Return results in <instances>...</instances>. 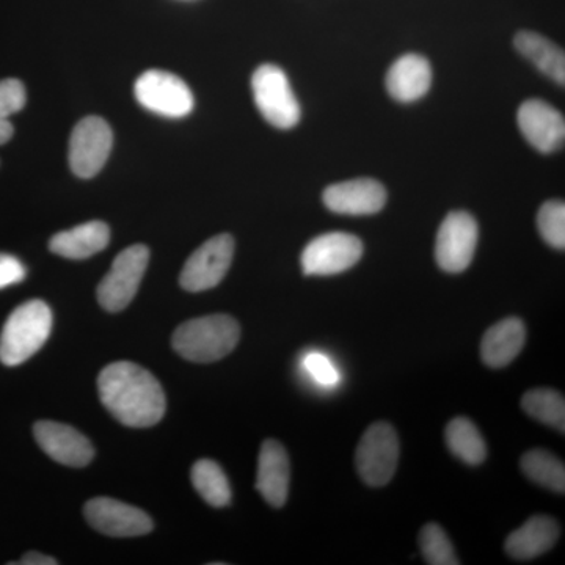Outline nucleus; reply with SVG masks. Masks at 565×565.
Instances as JSON below:
<instances>
[{"label":"nucleus","mask_w":565,"mask_h":565,"mask_svg":"<svg viewBox=\"0 0 565 565\" xmlns=\"http://www.w3.org/2000/svg\"><path fill=\"white\" fill-rule=\"evenodd\" d=\"M102 403L128 427H151L166 415L167 399L158 379L131 362L111 363L98 377Z\"/></svg>","instance_id":"1"},{"label":"nucleus","mask_w":565,"mask_h":565,"mask_svg":"<svg viewBox=\"0 0 565 565\" xmlns=\"http://www.w3.org/2000/svg\"><path fill=\"white\" fill-rule=\"evenodd\" d=\"M241 340V326L228 315L191 319L174 330L172 344L182 359L193 363H214L225 359Z\"/></svg>","instance_id":"2"},{"label":"nucleus","mask_w":565,"mask_h":565,"mask_svg":"<svg viewBox=\"0 0 565 565\" xmlns=\"http://www.w3.org/2000/svg\"><path fill=\"white\" fill-rule=\"evenodd\" d=\"M52 330V311L43 300H31L18 307L0 334V362L18 366L43 348Z\"/></svg>","instance_id":"3"},{"label":"nucleus","mask_w":565,"mask_h":565,"mask_svg":"<svg viewBox=\"0 0 565 565\" xmlns=\"http://www.w3.org/2000/svg\"><path fill=\"white\" fill-rule=\"evenodd\" d=\"M253 98L264 120L278 129H291L300 121L299 102L285 71L277 65L259 66L252 77Z\"/></svg>","instance_id":"4"},{"label":"nucleus","mask_w":565,"mask_h":565,"mask_svg":"<svg viewBox=\"0 0 565 565\" xmlns=\"http://www.w3.org/2000/svg\"><path fill=\"white\" fill-rule=\"evenodd\" d=\"M399 462V438L392 424L377 422L367 427L356 446L355 465L360 478L370 487L392 481Z\"/></svg>","instance_id":"5"},{"label":"nucleus","mask_w":565,"mask_h":565,"mask_svg":"<svg viewBox=\"0 0 565 565\" xmlns=\"http://www.w3.org/2000/svg\"><path fill=\"white\" fill-rule=\"evenodd\" d=\"M150 263V248L131 245L111 263L109 274L98 286V302L109 313H118L132 302Z\"/></svg>","instance_id":"6"},{"label":"nucleus","mask_w":565,"mask_h":565,"mask_svg":"<svg viewBox=\"0 0 565 565\" xmlns=\"http://www.w3.org/2000/svg\"><path fill=\"white\" fill-rule=\"evenodd\" d=\"M479 239V226L473 215L465 211L449 212L438 228L435 241V259L438 267L448 274H460L468 269Z\"/></svg>","instance_id":"7"},{"label":"nucleus","mask_w":565,"mask_h":565,"mask_svg":"<svg viewBox=\"0 0 565 565\" xmlns=\"http://www.w3.org/2000/svg\"><path fill=\"white\" fill-rule=\"evenodd\" d=\"M141 107L167 118L188 117L193 110V95L181 77L161 70L141 74L134 85Z\"/></svg>","instance_id":"8"},{"label":"nucleus","mask_w":565,"mask_h":565,"mask_svg":"<svg viewBox=\"0 0 565 565\" xmlns=\"http://www.w3.org/2000/svg\"><path fill=\"white\" fill-rule=\"evenodd\" d=\"M114 132L102 117H85L77 122L70 139V167L76 177H96L109 159Z\"/></svg>","instance_id":"9"},{"label":"nucleus","mask_w":565,"mask_h":565,"mask_svg":"<svg viewBox=\"0 0 565 565\" xmlns=\"http://www.w3.org/2000/svg\"><path fill=\"white\" fill-rule=\"evenodd\" d=\"M234 239L230 234L211 237L189 256L180 282L189 292H203L215 288L232 267Z\"/></svg>","instance_id":"10"},{"label":"nucleus","mask_w":565,"mask_h":565,"mask_svg":"<svg viewBox=\"0 0 565 565\" xmlns=\"http://www.w3.org/2000/svg\"><path fill=\"white\" fill-rule=\"evenodd\" d=\"M363 243L353 234L333 232L321 234L305 247V275H337L351 269L362 259Z\"/></svg>","instance_id":"11"},{"label":"nucleus","mask_w":565,"mask_h":565,"mask_svg":"<svg viewBox=\"0 0 565 565\" xmlns=\"http://www.w3.org/2000/svg\"><path fill=\"white\" fill-rule=\"evenodd\" d=\"M84 515L93 530L109 537H139L154 527L147 512L114 498H93L85 504Z\"/></svg>","instance_id":"12"},{"label":"nucleus","mask_w":565,"mask_h":565,"mask_svg":"<svg viewBox=\"0 0 565 565\" xmlns=\"http://www.w3.org/2000/svg\"><path fill=\"white\" fill-rule=\"evenodd\" d=\"M36 444L55 462L84 468L95 457V449L84 434L66 424L39 422L33 426Z\"/></svg>","instance_id":"13"},{"label":"nucleus","mask_w":565,"mask_h":565,"mask_svg":"<svg viewBox=\"0 0 565 565\" xmlns=\"http://www.w3.org/2000/svg\"><path fill=\"white\" fill-rule=\"evenodd\" d=\"M516 120H519L520 132L535 150L550 154L564 147V117L552 104L541 99H530L520 106Z\"/></svg>","instance_id":"14"},{"label":"nucleus","mask_w":565,"mask_h":565,"mask_svg":"<svg viewBox=\"0 0 565 565\" xmlns=\"http://www.w3.org/2000/svg\"><path fill=\"white\" fill-rule=\"evenodd\" d=\"M322 202L334 214L373 215L384 210L386 191L381 182L360 178L330 185L322 193Z\"/></svg>","instance_id":"15"},{"label":"nucleus","mask_w":565,"mask_h":565,"mask_svg":"<svg viewBox=\"0 0 565 565\" xmlns=\"http://www.w3.org/2000/svg\"><path fill=\"white\" fill-rule=\"evenodd\" d=\"M291 482V463L285 446L277 440H266L258 459L256 490L262 493L267 504L282 508L288 500Z\"/></svg>","instance_id":"16"},{"label":"nucleus","mask_w":565,"mask_h":565,"mask_svg":"<svg viewBox=\"0 0 565 565\" xmlns=\"http://www.w3.org/2000/svg\"><path fill=\"white\" fill-rule=\"evenodd\" d=\"M386 90L399 103H415L429 92L433 68L423 55L405 54L393 63L386 74Z\"/></svg>","instance_id":"17"},{"label":"nucleus","mask_w":565,"mask_h":565,"mask_svg":"<svg viewBox=\"0 0 565 565\" xmlns=\"http://www.w3.org/2000/svg\"><path fill=\"white\" fill-rule=\"evenodd\" d=\"M559 525L553 516L535 515L509 534L504 550L516 561H531L544 555L556 545L559 539Z\"/></svg>","instance_id":"18"},{"label":"nucleus","mask_w":565,"mask_h":565,"mask_svg":"<svg viewBox=\"0 0 565 565\" xmlns=\"http://www.w3.org/2000/svg\"><path fill=\"white\" fill-rule=\"evenodd\" d=\"M525 341V322L519 318H505L490 327L482 338V362L493 370L508 366L523 351Z\"/></svg>","instance_id":"19"},{"label":"nucleus","mask_w":565,"mask_h":565,"mask_svg":"<svg viewBox=\"0 0 565 565\" xmlns=\"http://www.w3.org/2000/svg\"><path fill=\"white\" fill-rule=\"evenodd\" d=\"M109 243L110 228L107 223L93 221L55 234L51 239L50 248L62 258L87 259L103 252Z\"/></svg>","instance_id":"20"},{"label":"nucleus","mask_w":565,"mask_h":565,"mask_svg":"<svg viewBox=\"0 0 565 565\" xmlns=\"http://www.w3.org/2000/svg\"><path fill=\"white\" fill-rule=\"evenodd\" d=\"M515 50L527 58L535 68L556 84H565V55L557 44L541 33L522 31L514 39Z\"/></svg>","instance_id":"21"},{"label":"nucleus","mask_w":565,"mask_h":565,"mask_svg":"<svg viewBox=\"0 0 565 565\" xmlns=\"http://www.w3.org/2000/svg\"><path fill=\"white\" fill-rule=\"evenodd\" d=\"M445 438L449 451L457 459L462 460L463 463L476 467V465L484 462L487 457L486 441L471 419L457 416L446 426Z\"/></svg>","instance_id":"22"},{"label":"nucleus","mask_w":565,"mask_h":565,"mask_svg":"<svg viewBox=\"0 0 565 565\" xmlns=\"http://www.w3.org/2000/svg\"><path fill=\"white\" fill-rule=\"evenodd\" d=\"M520 468L534 484L555 493L565 492V467L563 460L545 449H531L520 460Z\"/></svg>","instance_id":"23"},{"label":"nucleus","mask_w":565,"mask_h":565,"mask_svg":"<svg viewBox=\"0 0 565 565\" xmlns=\"http://www.w3.org/2000/svg\"><path fill=\"white\" fill-rule=\"evenodd\" d=\"M192 484L200 497L212 508H225L232 503V487L222 467L214 460H199L192 468Z\"/></svg>","instance_id":"24"},{"label":"nucleus","mask_w":565,"mask_h":565,"mask_svg":"<svg viewBox=\"0 0 565 565\" xmlns=\"http://www.w3.org/2000/svg\"><path fill=\"white\" fill-rule=\"evenodd\" d=\"M522 408L531 418L565 433V401L563 394L550 388L530 390L523 396Z\"/></svg>","instance_id":"25"},{"label":"nucleus","mask_w":565,"mask_h":565,"mask_svg":"<svg viewBox=\"0 0 565 565\" xmlns=\"http://www.w3.org/2000/svg\"><path fill=\"white\" fill-rule=\"evenodd\" d=\"M419 546L424 561L430 565H457L455 546L449 541L444 527L437 523H427L419 533Z\"/></svg>","instance_id":"26"},{"label":"nucleus","mask_w":565,"mask_h":565,"mask_svg":"<svg viewBox=\"0 0 565 565\" xmlns=\"http://www.w3.org/2000/svg\"><path fill=\"white\" fill-rule=\"evenodd\" d=\"M537 228L546 244L556 250L565 248V204L552 200L542 204L537 214Z\"/></svg>","instance_id":"27"},{"label":"nucleus","mask_w":565,"mask_h":565,"mask_svg":"<svg viewBox=\"0 0 565 565\" xmlns=\"http://www.w3.org/2000/svg\"><path fill=\"white\" fill-rule=\"evenodd\" d=\"M28 103V93L21 81H0V118H9Z\"/></svg>","instance_id":"28"},{"label":"nucleus","mask_w":565,"mask_h":565,"mask_svg":"<svg viewBox=\"0 0 565 565\" xmlns=\"http://www.w3.org/2000/svg\"><path fill=\"white\" fill-rule=\"evenodd\" d=\"M25 275H28V270L20 259L7 255V253H0V289L18 285L24 280Z\"/></svg>","instance_id":"29"},{"label":"nucleus","mask_w":565,"mask_h":565,"mask_svg":"<svg viewBox=\"0 0 565 565\" xmlns=\"http://www.w3.org/2000/svg\"><path fill=\"white\" fill-rule=\"evenodd\" d=\"M305 366L316 377V381L321 382L323 385H333L338 381L337 371H334L332 363L326 356L319 355V353L308 355L307 360H305Z\"/></svg>","instance_id":"30"},{"label":"nucleus","mask_w":565,"mask_h":565,"mask_svg":"<svg viewBox=\"0 0 565 565\" xmlns=\"http://www.w3.org/2000/svg\"><path fill=\"white\" fill-rule=\"evenodd\" d=\"M18 564L24 565H57L58 561L55 557L41 555V553L32 552L28 553L22 557V561Z\"/></svg>","instance_id":"31"},{"label":"nucleus","mask_w":565,"mask_h":565,"mask_svg":"<svg viewBox=\"0 0 565 565\" xmlns=\"http://www.w3.org/2000/svg\"><path fill=\"white\" fill-rule=\"evenodd\" d=\"M14 128L9 118H0V145L7 143L13 137Z\"/></svg>","instance_id":"32"}]
</instances>
